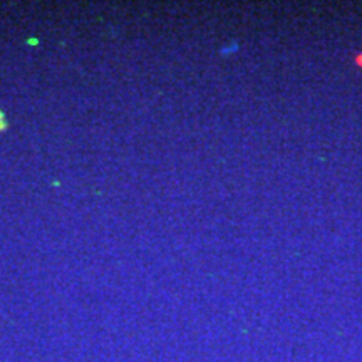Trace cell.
<instances>
[{"label": "cell", "instance_id": "obj_1", "mask_svg": "<svg viewBox=\"0 0 362 362\" xmlns=\"http://www.w3.org/2000/svg\"><path fill=\"white\" fill-rule=\"evenodd\" d=\"M4 128V116H2V112H0V129Z\"/></svg>", "mask_w": 362, "mask_h": 362}, {"label": "cell", "instance_id": "obj_2", "mask_svg": "<svg viewBox=\"0 0 362 362\" xmlns=\"http://www.w3.org/2000/svg\"><path fill=\"white\" fill-rule=\"evenodd\" d=\"M356 62L362 67V54H361V56H357V61H356Z\"/></svg>", "mask_w": 362, "mask_h": 362}]
</instances>
